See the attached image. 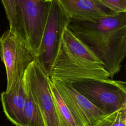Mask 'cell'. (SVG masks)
<instances>
[{"instance_id":"obj_14","label":"cell","mask_w":126,"mask_h":126,"mask_svg":"<svg viewBox=\"0 0 126 126\" xmlns=\"http://www.w3.org/2000/svg\"><path fill=\"white\" fill-rule=\"evenodd\" d=\"M90 126H126V106L104 115Z\"/></svg>"},{"instance_id":"obj_3","label":"cell","mask_w":126,"mask_h":126,"mask_svg":"<svg viewBox=\"0 0 126 126\" xmlns=\"http://www.w3.org/2000/svg\"><path fill=\"white\" fill-rule=\"evenodd\" d=\"M49 77L51 81H61L70 84L81 81H107L111 79L102 64L74 55L69 50L63 38Z\"/></svg>"},{"instance_id":"obj_2","label":"cell","mask_w":126,"mask_h":126,"mask_svg":"<svg viewBox=\"0 0 126 126\" xmlns=\"http://www.w3.org/2000/svg\"><path fill=\"white\" fill-rule=\"evenodd\" d=\"M52 0H2L9 29L37 58Z\"/></svg>"},{"instance_id":"obj_10","label":"cell","mask_w":126,"mask_h":126,"mask_svg":"<svg viewBox=\"0 0 126 126\" xmlns=\"http://www.w3.org/2000/svg\"><path fill=\"white\" fill-rule=\"evenodd\" d=\"M0 100L7 119L16 126H27L25 115L26 91L24 78L8 92H3Z\"/></svg>"},{"instance_id":"obj_7","label":"cell","mask_w":126,"mask_h":126,"mask_svg":"<svg viewBox=\"0 0 126 126\" xmlns=\"http://www.w3.org/2000/svg\"><path fill=\"white\" fill-rule=\"evenodd\" d=\"M24 80L39 109L45 126H60L50 87V80L37 58L26 71Z\"/></svg>"},{"instance_id":"obj_16","label":"cell","mask_w":126,"mask_h":126,"mask_svg":"<svg viewBox=\"0 0 126 126\" xmlns=\"http://www.w3.org/2000/svg\"></svg>"},{"instance_id":"obj_15","label":"cell","mask_w":126,"mask_h":126,"mask_svg":"<svg viewBox=\"0 0 126 126\" xmlns=\"http://www.w3.org/2000/svg\"><path fill=\"white\" fill-rule=\"evenodd\" d=\"M98 2L111 13L126 12V0H98Z\"/></svg>"},{"instance_id":"obj_11","label":"cell","mask_w":126,"mask_h":126,"mask_svg":"<svg viewBox=\"0 0 126 126\" xmlns=\"http://www.w3.org/2000/svg\"><path fill=\"white\" fill-rule=\"evenodd\" d=\"M63 39L69 50L74 55L86 60L103 64L102 62L90 48L79 39L68 27L64 29Z\"/></svg>"},{"instance_id":"obj_1","label":"cell","mask_w":126,"mask_h":126,"mask_svg":"<svg viewBox=\"0 0 126 126\" xmlns=\"http://www.w3.org/2000/svg\"><path fill=\"white\" fill-rule=\"evenodd\" d=\"M67 27L96 55L113 79L126 56V12L112 13L96 23L72 21Z\"/></svg>"},{"instance_id":"obj_9","label":"cell","mask_w":126,"mask_h":126,"mask_svg":"<svg viewBox=\"0 0 126 126\" xmlns=\"http://www.w3.org/2000/svg\"><path fill=\"white\" fill-rule=\"evenodd\" d=\"M66 15L77 22L96 23L112 14L98 0H57Z\"/></svg>"},{"instance_id":"obj_8","label":"cell","mask_w":126,"mask_h":126,"mask_svg":"<svg viewBox=\"0 0 126 126\" xmlns=\"http://www.w3.org/2000/svg\"><path fill=\"white\" fill-rule=\"evenodd\" d=\"M51 82L68 108L76 126H90L104 115L71 84L61 81Z\"/></svg>"},{"instance_id":"obj_12","label":"cell","mask_w":126,"mask_h":126,"mask_svg":"<svg viewBox=\"0 0 126 126\" xmlns=\"http://www.w3.org/2000/svg\"><path fill=\"white\" fill-rule=\"evenodd\" d=\"M50 87L56 107L59 126H76L68 108L51 81Z\"/></svg>"},{"instance_id":"obj_6","label":"cell","mask_w":126,"mask_h":126,"mask_svg":"<svg viewBox=\"0 0 126 126\" xmlns=\"http://www.w3.org/2000/svg\"><path fill=\"white\" fill-rule=\"evenodd\" d=\"M72 21L64 13L57 0H52L44 32L41 51L37 58L49 76L60 51L64 29Z\"/></svg>"},{"instance_id":"obj_4","label":"cell","mask_w":126,"mask_h":126,"mask_svg":"<svg viewBox=\"0 0 126 126\" xmlns=\"http://www.w3.org/2000/svg\"><path fill=\"white\" fill-rule=\"evenodd\" d=\"M71 85L104 115L112 113L126 106L125 81L114 79L107 81L86 80Z\"/></svg>"},{"instance_id":"obj_13","label":"cell","mask_w":126,"mask_h":126,"mask_svg":"<svg viewBox=\"0 0 126 126\" xmlns=\"http://www.w3.org/2000/svg\"><path fill=\"white\" fill-rule=\"evenodd\" d=\"M25 85L26 91L25 115L27 126H45L39 109L33 98L30 89L25 84Z\"/></svg>"},{"instance_id":"obj_5","label":"cell","mask_w":126,"mask_h":126,"mask_svg":"<svg viewBox=\"0 0 126 126\" xmlns=\"http://www.w3.org/2000/svg\"><path fill=\"white\" fill-rule=\"evenodd\" d=\"M0 57L6 73L8 92L24 78L29 65L37 58L27 46L9 29L0 37Z\"/></svg>"}]
</instances>
